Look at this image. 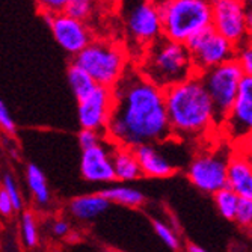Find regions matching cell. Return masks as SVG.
I'll use <instances>...</instances> for the list:
<instances>
[{
    "instance_id": "cell-30",
    "label": "cell",
    "mask_w": 252,
    "mask_h": 252,
    "mask_svg": "<svg viewBox=\"0 0 252 252\" xmlns=\"http://www.w3.org/2000/svg\"><path fill=\"white\" fill-rule=\"evenodd\" d=\"M104 139V134L95 131V130H91V128H82V131L79 133V144L83 148L88 147H93L98 142H101Z\"/></svg>"
},
{
    "instance_id": "cell-3",
    "label": "cell",
    "mask_w": 252,
    "mask_h": 252,
    "mask_svg": "<svg viewBox=\"0 0 252 252\" xmlns=\"http://www.w3.org/2000/svg\"><path fill=\"white\" fill-rule=\"evenodd\" d=\"M134 66L145 79L162 89L196 74L185 42L168 39L163 35L147 45L136 58Z\"/></svg>"
},
{
    "instance_id": "cell-23",
    "label": "cell",
    "mask_w": 252,
    "mask_h": 252,
    "mask_svg": "<svg viewBox=\"0 0 252 252\" xmlns=\"http://www.w3.org/2000/svg\"><path fill=\"white\" fill-rule=\"evenodd\" d=\"M21 237L26 248H35L39 242L36 219L31 212H25L21 216Z\"/></svg>"
},
{
    "instance_id": "cell-11",
    "label": "cell",
    "mask_w": 252,
    "mask_h": 252,
    "mask_svg": "<svg viewBox=\"0 0 252 252\" xmlns=\"http://www.w3.org/2000/svg\"><path fill=\"white\" fill-rule=\"evenodd\" d=\"M42 17L50 26L56 42L68 55L76 56L93 41V33L82 20H77L65 12L42 14Z\"/></svg>"
},
{
    "instance_id": "cell-34",
    "label": "cell",
    "mask_w": 252,
    "mask_h": 252,
    "mask_svg": "<svg viewBox=\"0 0 252 252\" xmlns=\"http://www.w3.org/2000/svg\"><path fill=\"white\" fill-rule=\"evenodd\" d=\"M189 252H204L205 249L202 248V246H199V245H193V243H190V245H188V248H186Z\"/></svg>"
},
{
    "instance_id": "cell-32",
    "label": "cell",
    "mask_w": 252,
    "mask_h": 252,
    "mask_svg": "<svg viewBox=\"0 0 252 252\" xmlns=\"http://www.w3.org/2000/svg\"><path fill=\"white\" fill-rule=\"evenodd\" d=\"M14 213V205L9 195L5 192L3 188H0V216L9 218Z\"/></svg>"
},
{
    "instance_id": "cell-24",
    "label": "cell",
    "mask_w": 252,
    "mask_h": 252,
    "mask_svg": "<svg viewBox=\"0 0 252 252\" xmlns=\"http://www.w3.org/2000/svg\"><path fill=\"white\" fill-rule=\"evenodd\" d=\"M95 6L97 0H70L63 12L77 20L86 21L94 15Z\"/></svg>"
},
{
    "instance_id": "cell-14",
    "label": "cell",
    "mask_w": 252,
    "mask_h": 252,
    "mask_svg": "<svg viewBox=\"0 0 252 252\" xmlns=\"http://www.w3.org/2000/svg\"><path fill=\"white\" fill-rule=\"evenodd\" d=\"M103 141L93 147L83 148L82 151V158H80L82 177L89 183H94V185H106V183L115 181V172H113V165H112L113 144L109 142L107 147Z\"/></svg>"
},
{
    "instance_id": "cell-21",
    "label": "cell",
    "mask_w": 252,
    "mask_h": 252,
    "mask_svg": "<svg viewBox=\"0 0 252 252\" xmlns=\"http://www.w3.org/2000/svg\"><path fill=\"white\" fill-rule=\"evenodd\" d=\"M68 83H70V88L73 91L74 97L79 100L85 98L86 95H89L94 91V88L97 86V83L93 80L83 68H80L79 65H76L74 62L68 68Z\"/></svg>"
},
{
    "instance_id": "cell-26",
    "label": "cell",
    "mask_w": 252,
    "mask_h": 252,
    "mask_svg": "<svg viewBox=\"0 0 252 252\" xmlns=\"http://www.w3.org/2000/svg\"><path fill=\"white\" fill-rule=\"evenodd\" d=\"M239 226L242 228H249L252 223V198H239L234 219H233Z\"/></svg>"
},
{
    "instance_id": "cell-33",
    "label": "cell",
    "mask_w": 252,
    "mask_h": 252,
    "mask_svg": "<svg viewBox=\"0 0 252 252\" xmlns=\"http://www.w3.org/2000/svg\"><path fill=\"white\" fill-rule=\"evenodd\" d=\"M52 233L56 236V237H65L68 233H70V223L63 219H59V220H55L53 225H52Z\"/></svg>"
},
{
    "instance_id": "cell-37",
    "label": "cell",
    "mask_w": 252,
    "mask_h": 252,
    "mask_svg": "<svg viewBox=\"0 0 252 252\" xmlns=\"http://www.w3.org/2000/svg\"><path fill=\"white\" fill-rule=\"evenodd\" d=\"M212 2H215V0H212Z\"/></svg>"
},
{
    "instance_id": "cell-10",
    "label": "cell",
    "mask_w": 252,
    "mask_h": 252,
    "mask_svg": "<svg viewBox=\"0 0 252 252\" xmlns=\"http://www.w3.org/2000/svg\"><path fill=\"white\" fill-rule=\"evenodd\" d=\"M230 150L219 147L213 151H205L196 156L188 169L192 185L204 193L213 195L226 186V165Z\"/></svg>"
},
{
    "instance_id": "cell-15",
    "label": "cell",
    "mask_w": 252,
    "mask_h": 252,
    "mask_svg": "<svg viewBox=\"0 0 252 252\" xmlns=\"http://www.w3.org/2000/svg\"><path fill=\"white\" fill-rule=\"evenodd\" d=\"M226 186L231 188L239 196L252 198V165L251 156L236 150L230 153L226 165Z\"/></svg>"
},
{
    "instance_id": "cell-2",
    "label": "cell",
    "mask_w": 252,
    "mask_h": 252,
    "mask_svg": "<svg viewBox=\"0 0 252 252\" xmlns=\"http://www.w3.org/2000/svg\"><path fill=\"white\" fill-rule=\"evenodd\" d=\"M172 137L196 139L216 126L215 107L198 74L163 89Z\"/></svg>"
},
{
    "instance_id": "cell-6",
    "label": "cell",
    "mask_w": 252,
    "mask_h": 252,
    "mask_svg": "<svg viewBox=\"0 0 252 252\" xmlns=\"http://www.w3.org/2000/svg\"><path fill=\"white\" fill-rule=\"evenodd\" d=\"M121 17L128 53L137 50L136 58L147 45L162 36V20L154 0H121Z\"/></svg>"
},
{
    "instance_id": "cell-16",
    "label": "cell",
    "mask_w": 252,
    "mask_h": 252,
    "mask_svg": "<svg viewBox=\"0 0 252 252\" xmlns=\"http://www.w3.org/2000/svg\"><path fill=\"white\" fill-rule=\"evenodd\" d=\"M134 156L139 162L142 177L150 178H166L175 174V168L169 163V160L157 151L154 144H142L133 148Z\"/></svg>"
},
{
    "instance_id": "cell-18",
    "label": "cell",
    "mask_w": 252,
    "mask_h": 252,
    "mask_svg": "<svg viewBox=\"0 0 252 252\" xmlns=\"http://www.w3.org/2000/svg\"><path fill=\"white\" fill-rule=\"evenodd\" d=\"M112 165L115 172V180L118 181H134L142 177L139 162L131 148L117 147L112 148Z\"/></svg>"
},
{
    "instance_id": "cell-31",
    "label": "cell",
    "mask_w": 252,
    "mask_h": 252,
    "mask_svg": "<svg viewBox=\"0 0 252 252\" xmlns=\"http://www.w3.org/2000/svg\"><path fill=\"white\" fill-rule=\"evenodd\" d=\"M0 128L5 130L6 133H15L17 130V126L12 117L9 115V110L2 100H0Z\"/></svg>"
},
{
    "instance_id": "cell-28",
    "label": "cell",
    "mask_w": 252,
    "mask_h": 252,
    "mask_svg": "<svg viewBox=\"0 0 252 252\" xmlns=\"http://www.w3.org/2000/svg\"><path fill=\"white\" fill-rule=\"evenodd\" d=\"M236 61L242 66V70H243L245 74L252 76V49H251L249 44H245V45L237 47Z\"/></svg>"
},
{
    "instance_id": "cell-9",
    "label": "cell",
    "mask_w": 252,
    "mask_h": 252,
    "mask_svg": "<svg viewBox=\"0 0 252 252\" xmlns=\"http://www.w3.org/2000/svg\"><path fill=\"white\" fill-rule=\"evenodd\" d=\"M249 6L242 0H215L212 8V28L236 44V47L249 44L252 25Z\"/></svg>"
},
{
    "instance_id": "cell-12",
    "label": "cell",
    "mask_w": 252,
    "mask_h": 252,
    "mask_svg": "<svg viewBox=\"0 0 252 252\" xmlns=\"http://www.w3.org/2000/svg\"><path fill=\"white\" fill-rule=\"evenodd\" d=\"M233 141H245L252 128V76L245 74L240 80L237 95L222 126Z\"/></svg>"
},
{
    "instance_id": "cell-29",
    "label": "cell",
    "mask_w": 252,
    "mask_h": 252,
    "mask_svg": "<svg viewBox=\"0 0 252 252\" xmlns=\"http://www.w3.org/2000/svg\"><path fill=\"white\" fill-rule=\"evenodd\" d=\"M70 0H36L42 14H61L65 11Z\"/></svg>"
},
{
    "instance_id": "cell-8",
    "label": "cell",
    "mask_w": 252,
    "mask_h": 252,
    "mask_svg": "<svg viewBox=\"0 0 252 252\" xmlns=\"http://www.w3.org/2000/svg\"><path fill=\"white\" fill-rule=\"evenodd\" d=\"M185 45L190 53L196 74L234 59L237 53L236 44L218 33L212 26L192 35Z\"/></svg>"
},
{
    "instance_id": "cell-17",
    "label": "cell",
    "mask_w": 252,
    "mask_h": 252,
    "mask_svg": "<svg viewBox=\"0 0 252 252\" xmlns=\"http://www.w3.org/2000/svg\"><path fill=\"white\" fill-rule=\"evenodd\" d=\"M109 207H110V201L98 192V193H89L74 198L70 202V205H68V210H70V215L74 219L86 222L103 215Z\"/></svg>"
},
{
    "instance_id": "cell-25",
    "label": "cell",
    "mask_w": 252,
    "mask_h": 252,
    "mask_svg": "<svg viewBox=\"0 0 252 252\" xmlns=\"http://www.w3.org/2000/svg\"><path fill=\"white\" fill-rule=\"evenodd\" d=\"M153 226H154V231L157 234V237L162 240L169 249L172 251H177L181 248V243H180V237L177 234V231L174 230L172 226L166 225L165 222L162 220H154L153 222Z\"/></svg>"
},
{
    "instance_id": "cell-22",
    "label": "cell",
    "mask_w": 252,
    "mask_h": 252,
    "mask_svg": "<svg viewBox=\"0 0 252 252\" xmlns=\"http://www.w3.org/2000/svg\"><path fill=\"white\" fill-rule=\"evenodd\" d=\"M213 196H215V204H216L218 212L220 213V216L226 220H233L240 196L228 186L216 190L213 193Z\"/></svg>"
},
{
    "instance_id": "cell-27",
    "label": "cell",
    "mask_w": 252,
    "mask_h": 252,
    "mask_svg": "<svg viewBox=\"0 0 252 252\" xmlns=\"http://www.w3.org/2000/svg\"><path fill=\"white\" fill-rule=\"evenodd\" d=\"M2 188L5 189V192L9 195V198L12 201L14 212L21 210L23 209V199H21V195H20V190H18V186H17V181H15V178L11 174H5L3 175V178H2Z\"/></svg>"
},
{
    "instance_id": "cell-5",
    "label": "cell",
    "mask_w": 252,
    "mask_h": 252,
    "mask_svg": "<svg viewBox=\"0 0 252 252\" xmlns=\"http://www.w3.org/2000/svg\"><path fill=\"white\" fill-rule=\"evenodd\" d=\"M74 63L93 77L100 86L112 88L126 73L130 53L124 45L106 39H93L74 56Z\"/></svg>"
},
{
    "instance_id": "cell-20",
    "label": "cell",
    "mask_w": 252,
    "mask_h": 252,
    "mask_svg": "<svg viewBox=\"0 0 252 252\" xmlns=\"http://www.w3.org/2000/svg\"><path fill=\"white\" fill-rule=\"evenodd\" d=\"M26 181L29 185V189L36 201L38 205H47L52 199L50 190L47 186V180L44 177V172L39 169V166L31 163L26 168Z\"/></svg>"
},
{
    "instance_id": "cell-7",
    "label": "cell",
    "mask_w": 252,
    "mask_h": 252,
    "mask_svg": "<svg viewBox=\"0 0 252 252\" xmlns=\"http://www.w3.org/2000/svg\"><path fill=\"white\" fill-rule=\"evenodd\" d=\"M202 80L205 91L209 93L213 107H215V118L216 126H222L223 120L230 112L234 98L237 95V89L242 77L245 76L242 66L234 59L226 61L210 70H205L198 74Z\"/></svg>"
},
{
    "instance_id": "cell-19",
    "label": "cell",
    "mask_w": 252,
    "mask_h": 252,
    "mask_svg": "<svg viewBox=\"0 0 252 252\" xmlns=\"http://www.w3.org/2000/svg\"><path fill=\"white\" fill-rule=\"evenodd\" d=\"M100 193L110 202H117L130 209H137L145 202V195L141 190L128 186H110L101 190Z\"/></svg>"
},
{
    "instance_id": "cell-13",
    "label": "cell",
    "mask_w": 252,
    "mask_h": 252,
    "mask_svg": "<svg viewBox=\"0 0 252 252\" xmlns=\"http://www.w3.org/2000/svg\"><path fill=\"white\" fill-rule=\"evenodd\" d=\"M112 88L100 85H97L89 95L79 100L77 115L82 128H91L104 134L112 110Z\"/></svg>"
},
{
    "instance_id": "cell-1",
    "label": "cell",
    "mask_w": 252,
    "mask_h": 252,
    "mask_svg": "<svg viewBox=\"0 0 252 252\" xmlns=\"http://www.w3.org/2000/svg\"><path fill=\"white\" fill-rule=\"evenodd\" d=\"M112 110L104 137L113 145L136 148L162 144L172 137L163 89L130 65L112 86Z\"/></svg>"
},
{
    "instance_id": "cell-35",
    "label": "cell",
    "mask_w": 252,
    "mask_h": 252,
    "mask_svg": "<svg viewBox=\"0 0 252 252\" xmlns=\"http://www.w3.org/2000/svg\"><path fill=\"white\" fill-rule=\"evenodd\" d=\"M242 2H243L246 6H251V2H252V0H242Z\"/></svg>"
},
{
    "instance_id": "cell-36",
    "label": "cell",
    "mask_w": 252,
    "mask_h": 252,
    "mask_svg": "<svg viewBox=\"0 0 252 252\" xmlns=\"http://www.w3.org/2000/svg\"><path fill=\"white\" fill-rule=\"evenodd\" d=\"M154 2H158V0H154Z\"/></svg>"
},
{
    "instance_id": "cell-4",
    "label": "cell",
    "mask_w": 252,
    "mask_h": 252,
    "mask_svg": "<svg viewBox=\"0 0 252 252\" xmlns=\"http://www.w3.org/2000/svg\"><path fill=\"white\" fill-rule=\"evenodd\" d=\"M162 35L186 42L192 35L212 26V0H158Z\"/></svg>"
}]
</instances>
